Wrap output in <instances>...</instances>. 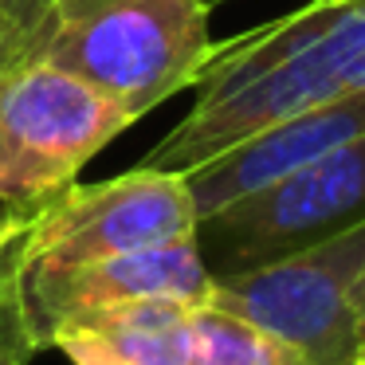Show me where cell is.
<instances>
[{
  "instance_id": "3",
  "label": "cell",
  "mask_w": 365,
  "mask_h": 365,
  "mask_svg": "<svg viewBox=\"0 0 365 365\" xmlns=\"http://www.w3.org/2000/svg\"><path fill=\"white\" fill-rule=\"evenodd\" d=\"M365 220L240 275L212 279L208 302L247 318L291 346L307 365H346L357 354V279Z\"/></svg>"
},
{
  "instance_id": "15",
  "label": "cell",
  "mask_w": 365,
  "mask_h": 365,
  "mask_svg": "<svg viewBox=\"0 0 365 365\" xmlns=\"http://www.w3.org/2000/svg\"><path fill=\"white\" fill-rule=\"evenodd\" d=\"M0 67H4V40H0Z\"/></svg>"
},
{
  "instance_id": "13",
  "label": "cell",
  "mask_w": 365,
  "mask_h": 365,
  "mask_svg": "<svg viewBox=\"0 0 365 365\" xmlns=\"http://www.w3.org/2000/svg\"><path fill=\"white\" fill-rule=\"evenodd\" d=\"M354 307H357V346H365V271H361V279H357Z\"/></svg>"
},
{
  "instance_id": "4",
  "label": "cell",
  "mask_w": 365,
  "mask_h": 365,
  "mask_svg": "<svg viewBox=\"0 0 365 365\" xmlns=\"http://www.w3.org/2000/svg\"><path fill=\"white\" fill-rule=\"evenodd\" d=\"M365 220V134L197 220L208 275H240Z\"/></svg>"
},
{
  "instance_id": "8",
  "label": "cell",
  "mask_w": 365,
  "mask_h": 365,
  "mask_svg": "<svg viewBox=\"0 0 365 365\" xmlns=\"http://www.w3.org/2000/svg\"><path fill=\"white\" fill-rule=\"evenodd\" d=\"M189 302L138 299L59 322L48 349H63L71 365H189Z\"/></svg>"
},
{
  "instance_id": "7",
  "label": "cell",
  "mask_w": 365,
  "mask_h": 365,
  "mask_svg": "<svg viewBox=\"0 0 365 365\" xmlns=\"http://www.w3.org/2000/svg\"><path fill=\"white\" fill-rule=\"evenodd\" d=\"M361 134H365V91L322 103L314 110L299 114V118H287L279 126L263 130V134L247 138V142L232 145L228 153L185 173L192 205H197V220L228 208L232 200L252 197V192L283 181L287 173L310 165L322 153L338 150V145L354 142Z\"/></svg>"
},
{
  "instance_id": "10",
  "label": "cell",
  "mask_w": 365,
  "mask_h": 365,
  "mask_svg": "<svg viewBox=\"0 0 365 365\" xmlns=\"http://www.w3.org/2000/svg\"><path fill=\"white\" fill-rule=\"evenodd\" d=\"M16 247H9L4 259H0V365H28L40 354V341H36L32 326H28V314H24Z\"/></svg>"
},
{
  "instance_id": "12",
  "label": "cell",
  "mask_w": 365,
  "mask_h": 365,
  "mask_svg": "<svg viewBox=\"0 0 365 365\" xmlns=\"http://www.w3.org/2000/svg\"><path fill=\"white\" fill-rule=\"evenodd\" d=\"M28 216H16V212H9V208H0V259H4V252L9 247H16L20 244V236L28 232Z\"/></svg>"
},
{
  "instance_id": "1",
  "label": "cell",
  "mask_w": 365,
  "mask_h": 365,
  "mask_svg": "<svg viewBox=\"0 0 365 365\" xmlns=\"http://www.w3.org/2000/svg\"><path fill=\"white\" fill-rule=\"evenodd\" d=\"M208 12V0H43L9 63L59 67L138 122L200 83L216 48Z\"/></svg>"
},
{
  "instance_id": "6",
  "label": "cell",
  "mask_w": 365,
  "mask_h": 365,
  "mask_svg": "<svg viewBox=\"0 0 365 365\" xmlns=\"http://www.w3.org/2000/svg\"><path fill=\"white\" fill-rule=\"evenodd\" d=\"M20 291H24L28 326L40 349H48L59 322L103 307H122L138 299H173L200 307L208 302L212 275L197 252V240H177V244L67 263V267L20 263Z\"/></svg>"
},
{
  "instance_id": "9",
  "label": "cell",
  "mask_w": 365,
  "mask_h": 365,
  "mask_svg": "<svg viewBox=\"0 0 365 365\" xmlns=\"http://www.w3.org/2000/svg\"><path fill=\"white\" fill-rule=\"evenodd\" d=\"M189 365H307L291 346L212 302L192 307Z\"/></svg>"
},
{
  "instance_id": "2",
  "label": "cell",
  "mask_w": 365,
  "mask_h": 365,
  "mask_svg": "<svg viewBox=\"0 0 365 365\" xmlns=\"http://www.w3.org/2000/svg\"><path fill=\"white\" fill-rule=\"evenodd\" d=\"M134 126L103 91L48 63L0 67V208L32 220L75 185L106 142Z\"/></svg>"
},
{
  "instance_id": "5",
  "label": "cell",
  "mask_w": 365,
  "mask_h": 365,
  "mask_svg": "<svg viewBox=\"0 0 365 365\" xmlns=\"http://www.w3.org/2000/svg\"><path fill=\"white\" fill-rule=\"evenodd\" d=\"M197 236V205L181 173L138 165L110 181L67 185L20 236V263H91Z\"/></svg>"
},
{
  "instance_id": "11",
  "label": "cell",
  "mask_w": 365,
  "mask_h": 365,
  "mask_svg": "<svg viewBox=\"0 0 365 365\" xmlns=\"http://www.w3.org/2000/svg\"><path fill=\"white\" fill-rule=\"evenodd\" d=\"M43 9V0H0V40H4V63L32 28L36 12Z\"/></svg>"
},
{
  "instance_id": "14",
  "label": "cell",
  "mask_w": 365,
  "mask_h": 365,
  "mask_svg": "<svg viewBox=\"0 0 365 365\" xmlns=\"http://www.w3.org/2000/svg\"><path fill=\"white\" fill-rule=\"evenodd\" d=\"M346 365H365V346H361V349H357V354H354V357H349V361H346Z\"/></svg>"
}]
</instances>
